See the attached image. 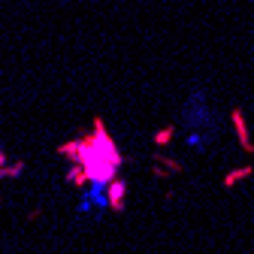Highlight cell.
Segmentation results:
<instances>
[{"mask_svg": "<svg viewBox=\"0 0 254 254\" xmlns=\"http://www.w3.org/2000/svg\"><path fill=\"white\" fill-rule=\"evenodd\" d=\"M0 170H3V151H0Z\"/></svg>", "mask_w": 254, "mask_h": 254, "instance_id": "obj_2", "label": "cell"}, {"mask_svg": "<svg viewBox=\"0 0 254 254\" xmlns=\"http://www.w3.org/2000/svg\"><path fill=\"white\" fill-rule=\"evenodd\" d=\"M64 151H73L79 157L82 173L94 185H106L115 176V170H118V151H115L112 139L106 136V130H103L100 121H97V127H94V136H88L85 142H73V145H67ZM82 173H76V179H82Z\"/></svg>", "mask_w": 254, "mask_h": 254, "instance_id": "obj_1", "label": "cell"}]
</instances>
